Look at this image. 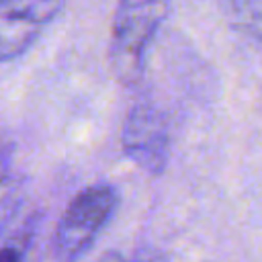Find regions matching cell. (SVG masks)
I'll list each match as a JSON object with an SVG mask.
<instances>
[{"instance_id": "obj_6", "label": "cell", "mask_w": 262, "mask_h": 262, "mask_svg": "<svg viewBox=\"0 0 262 262\" xmlns=\"http://www.w3.org/2000/svg\"><path fill=\"white\" fill-rule=\"evenodd\" d=\"M127 262H168L166 260V256L162 254V252H156V250H141V252H137L131 260H127Z\"/></svg>"}, {"instance_id": "obj_2", "label": "cell", "mask_w": 262, "mask_h": 262, "mask_svg": "<svg viewBox=\"0 0 262 262\" xmlns=\"http://www.w3.org/2000/svg\"><path fill=\"white\" fill-rule=\"evenodd\" d=\"M119 192L111 184H92L80 190L57 221L53 233V256L57 262H76L94 244L96 235L113 217Z\"/></svg>"}, {"instance_id": "obj_4", "label": "cell", "mask_w": 262, "mask_h": 262, "mask_svg": "<svg viewBox=\"0 0 262 262\" xmlns=\"http://www.w3.org/2000/svg\"><path fill=\"white\" fill-rule=\"evenodd\" d=\"M66 0H0V61L23 55Z\"/></svg>"}, {"instance_id": "obj_3", "label": "cell", "mask_w": 262, "mask_h": 262, "mask_svg": "<svg viewBox=\"0 0 262 262\" xmlns=\"http://www.w3.org/2000/svg\"><path fill=\"white\" fill-rule=\"evenodd\" d=\"M121 143L125 156L149 174H160L166 168L170 154V133L164 113L151 102H137L129 108Z\"/></svg>"}, {"instance_id": "obj_5", "label": "cell", "mask_w": 262, "mask_h": 262, "mask_svg": "<svg viewBox=\"0 0 262 262\" xmlns=\"http://www.w3.org/2000/svg\"><path fill=\"white\" fill-rule=\"evenodd\" d=\"M227 23L262 49V0H217Z\"/></svg>"}, {"instance_id": "obj_1", "label": "cell", "mask_w": 262, "mask_h": 262, "mask_svg": "<svg viewBox=\"0 0 262 262\" xmlns=\"http://www.w3.org/2000/svg\"><path fill=\"white\" fill-rule=\"evenodd\" d=\"M172 0H119L111 27L108 57L119 82L139 80L147 47L168 16Z\"/></svg>"}, {"instance_id": "obj_7", "label": "cell", "mask_w": 262, "mask_h": 262, "mask_svg": "<svg viewBox=\"0 0 262 262\" xmlns=\"http://www.w3.org/2000/svg\"><path fill=\"white\" fill-rule=\"evenodd\" d=\"M20 254L14 248H0V262H18Z\"/></svg>"}]
</instances>
